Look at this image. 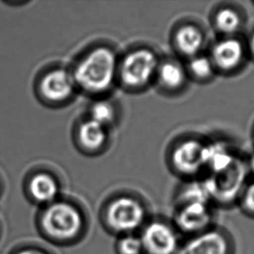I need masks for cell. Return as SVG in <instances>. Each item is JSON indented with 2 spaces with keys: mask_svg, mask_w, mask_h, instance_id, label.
<instances>
[{
  "mask_svg": "<svg viewBox=\"0 0 254 254\" xmlns=\"http://www.w3.org/2000/svg\"><path fill=\"white\" fill-rule=\"evenodd\" d=\"M119 61L112 49L97 46L83 56L72 70L76 87L86 93L107 92L118 76Z\"/></svg>",
  "mask_w": 254,
  "mask_h": 254,
  "instance_id": "1",
  "label": "cell"
},
{
  "mask_svg": "<svg viewBox=\"0 0 254 254\" xmlns=\"http://www.w3.org/2000/svg\"><path fill=\"white\" fill-rule=\"evenodd\" d=\"M41 226L46 236L61 245L78 243L88 230L84 210L74 201L57 199L43 212Z\"/></svg>",
  "mask_w": 254,
  "mask_h": 254,
  "instance_id": "2",
  "label": "cell"
},
{
  "mask_svg": "<svg viewBox=\"0 0 254 254\" xmlns=\"http://www.w3.org/2000/svg\"><path fill=\"white\" fill-rule=\"evenodd\" d=\"M148 220L145 203L135 196L125 193L109 199L100 213L103 228L117 237L138 234Z\"/></svg>",
  "mask_w": 254,
  "mask_h": 254,
  "instance_id": "3",
  "label": "cell"
},
{
  "mask_svg": "<svg viewBox=\"0 0 254 254\" xmlns=\"http://www.w3.org/2000/svg\"><path fill=\"white\" fill-rule=\"evenodd\" d=\"M160 63L155 52L148 48L135 49L119 62L118 76L124 85L140 89L156 77Z\"/></svg>",
  "mask_w": 254,
  "mask_h": 254,
  "instance_id": "4",
  "label": "cell"
},
{
  "mask_svg": "<svg viewBox=\"0 0 254 254\" xmlns=\"http://www.w3.org/2000/svg\"><path fill=\"white\" fill-rule=\"evenodd\" d=\"M138 235L144 254H177L182 244L175 226L162 218L149 219Z\"/></svg>",
  "mask_w": 254,
  "mask_h": 254,
  "instance_id": "5",
  "label": "cell"
},
{
  "mask_svg": "<svg viewBox=\"0 0 254 254\" xmlns=\"http://www.w3.org/2000/svg\"><path fill=\"white\" fill-rule=\"evenodd\" d=\"M211 205L203 202L176 204L171 222L186 238L200 234L213 227Z\"/></svg>",
  "mask_w": 254,
  "mask_h": 254,
  "instance_id": "6",
  "label": "cell"
},
{
  "mask_svg": "<svg viewBox=\"0 0 254 254\" xmlns=\"http://www.w3.org/2000/svg\"><path fill=\"white\" fill-rule=\"evenodd\" d=\"M233 241L226 231L213 227L186 238L177 254H233Z\"/></svg>",
  "mask_w": 254,
  "mask_h": 254,
  "instance_id": "7",
  "label": "cell"
},
{
  "mask_svg": "<svg viewBox=\"0 0 254 254\" xmlns=\"http://www.w3.org/2000/svg\"><path fill=\"white\" fill-rule=\"evenodd\" d=\"M206 146L196 141H182L172 154V162L176 170L183 175H196L206 166Z\"/></svg>",
  "mask_w": 254,
  "mask_h": 254,
  "instance_id": "8",
  "label": "cell"
},
{
  "mask_svg": "<svg viewBox=\"0 0 254 254\" xmlns=\"http://www.w3.org/2000/svg\"><path fill=\"white\" fill-rule=\"evenodd\" d=\"M76 87L71 73L64 69H55L43 77L40 91L50 102L62 103L72 96Z\"/></svg>",
  "mask_w": 254,
  "mask_h": 254,
  "instance_id": "9",
  "label": "cell"
},
{
  "mask_svg": "<svg viewBox=\"0 0 254 254\" xmlns=\"http://www.w3.org/2000/svg\"><path fill=\"white\" fill-rule=\"evenodd\" d=\"M209 57L215 69L231 71L238 68L242 62L244 48L238 39L224 38L213 45Z\"/></svg>",
  "mask_w": 254,
  "mask_h": 254,
  "instance_id": "10",
  "label": "cell"
},
{
  "mask_svg": "<svg viewBox=\"0 0 254 254\" xmlns=\"http://www.w3.org/2000/svg\"><path fill=\"white\" fill-rule=\"evenodd\" d=\"M175 48L182 56L190 59L201 54L205 44L202 30L193 24H182L174 36Z\"/></svg>",
  "mask_w": 254,
  "mask_h": 254,
  "instance_id": "11",
  "label": "cell"
},
{
  "mask_svg": "<svg viewBox=\"0 0 254 254\" xmlns=\"http://www.w3.org/2000/svg\"><path fill=\"white\" fill-rule=\"evenodd\" d=\"M31 196L38 202L49 205L58 199L60 192L59 182L47 173H38L31 178L29 185Z\"/></svg>",
  "mask_w": 254,
  "mask_h": 254,
  "instance_id": "12",
  "label": "cell"
},
{
  "mask_svg": "<svg viewBox=\"0 0 254 254\" xmlns=\"http://www.w3.org/2000/svg\"><path fill=\"white\" fill-rule=\"evenodd\" d=\"M108 138L107 127L90 118L80 124L77 129V140L80 146L88 151H96L106 143Z\"/></svg>",
  "mask_w": 254,
  "mask_h": 254,
  "instance_id": "13",
  "label": "cell"
},
{
  "mask_svg": "<svg viewBox=\"0 0 254 254\" xmlns=\"http://www.w3.org/2000/svg\"><path fill=\"white\" fill-rule=\"evenodd\" d=\"M187 77L188 72L183 65L174 60H167L160 63L155 78L164 89L177 90L185 84Z\"/></svg>",
  "mask_w": 254,
  "mask_h": 254,
  "instance_id": "14",
  "label": "cell"
},
{
  "mask_svg": "<svg viewBox=\"0 0 254 254\" xmlns=\"http://www.w3.org/2000/svg\"><path fill=\"white\" fill-rule=\"evenodd\" d=\"M214 24L221 34L231 36L241 29V16L232 8H222L217 11L214 17Z\"/></svg>",
  "mask_w": 254,
  "mask_h": 254,
  "instance_id": "15",
  "label": "cell"
},
{
  "mask_svg": "<svg viewBox=\"0 0 254 254\" xmlns=\"http://www.w3.org/2000/svg\"><path fill=\"white\" fill-rule=\"evenodd\" d=\"M186 69L188 75L189 74L196 79L206 80L213 76L216 69L209 56L203 55L201 53L189 59Z\"/></svg>",
  "mask_w": 254,
  "mask_h": 254,
  "instance_id": "16",
  "label": "cell"
},
{
  "mask_svg": "<svg viewBox=\"0 0 254 254\" xmlns=\"http://www.w3.org/2000/svg\"><path fill=\"white\" fill-rule=\"evenodd\" d=\"M116 116V108L113 103L108 100L97 101L93 103L89 110V118L106 127L113 124Z\"/></svg>",
  "mask_w": 254,
  "mask_h": 254,
  "instance_id": "17",
  "label": "cell"
},
{
  "mask_svg": "<svg viewBox=\"0 0 254 254\" xmlns=\"http://www.w3.org/2000/svg\"><path fill=\"white\" fill-rule=\"evenodd\" d=\"M115 252L117 254H144L138 234H125L117 237Z\"/></svg>",
  "mask_w": 254,
  "mask_h": 254,
  "instance_id": "18",
  "label": "cell"
},
{
  "mask_svg": "<svg viewBox=\"0 0 254 254\" xmlns=\"http://www.w3.org/2000/svg\"><path fill=\"white\" fill-rule=\"evenodd\" d=\"M242 207L248 213L254 215V182L248 186L242 198Z\"/></svg>",
  "mask_w": 254,
  "mask_h": 254,
  "instance_id": "19",
  "label": "cell"
},
{
  "mask_svg": "<svg viewBox=\"0 0 254 254\" xmlns=\"http://www.w3.org/2000/svg\"><path fill=\"white\" fill-rule=\"evenodd\" d=\"M18 254H45L41 251L38 250H34V249H29V250H24V251L20 252Z\"/></svg>",
  "mask_w": 254,
  "mask_h": 254,
  "instance_id": "20",
  "label": "cell"
},
{
  "mask_svg": "<svg viewBox=\"0 0 254 254\" xmlns=\"http://www.w3.org/2000/svg\"><path fill=\"white\" fill-rule=\"evenodd\" d=\"M249 47H250L252 54L254 56V34H253L250 42H249Z\"/></svg>",
  "mask_w": 254,
  "mask_h": 254,
  "instance_id": "21",
  "label": "cell"
},
{
  "mask_svg": "<svg viewBox=\"0 0 254 254\" xmlns=\"http://www.w3.org/2000/svg\"><path fill=\"white\" fill-rule=\"evenodd\" d=\"M251 168H252V170H253V172H254V158L252 159Z\"/></svg>",
  "mask_w": 254,
  "mask_h": 254,
  "instance_id": "22",
  "label": "cell"
}]
</instances>
